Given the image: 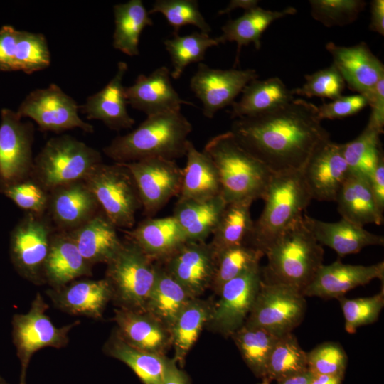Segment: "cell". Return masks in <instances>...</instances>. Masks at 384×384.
I'll return each mask as SVG.
<instances>
[{
    "label": "cell",
    "mask_w": 384,
    "mask_h": 384,
    "mask_svg": "<svg viewBox=\"0 0 384 384\" xmlns=\"http://www.w3.org/2000/svg\"><path fill=\"white\" fill-rule=\"evenodd\" d=\"M245 150L273 174L302 170L312 154L330 140L317 106L302 99L252 117L235 119L229 130Z\"/></svg>",
    "instance_id": "cell-1"
},
{
    "label": "cell",
    "mask_w": 384,
    "mask_h": 384,
    "mask_svg": "<svg viewBox=\"0 0 384 384\" xmlns=\"http://www.w3.org/2000/svg\"><path fill=\"white\" fill-rule=\"evenodd\" d=\"M191 132L181 111L148 116L132 132L113 139L103 152L116 163L151 158L175 161L186 155Z\"/></svg>",
    "instance_id": "cell-2"
},
{
    "label": "cell",
    "mask_w": 384,
    "mask_h": 384,
    "mask_svg": "<svg viewBox=\"0 0 384 384\" xmlns=\"http://www.w3.org/2000/svg\"><path fill=\"white\" fill-rule=\"evenodd\" d=\"M203 151L216 167L227 203L264 198L273 173L240 146L230 131L212 137Z\"/></svg>",
    "instance_id": "cell-3"
},
{
    "label": "cell",
    "mask_w": 384,
    "mask_h": 384,
    "mask_svg": "<svg viewBox=\"0 0 384 384\" xmlns=\"http://www.w3.org/2000/svg\"><path fill=\"white\" fill-rule=\"evenodd\" d=\"M264 208L246 244L265 253L294 223L312 200L302 171L273 174L265 196Z\"/></svg>",
    "instance_id": "cell-4"
},
{
    "label": "cell",
    "mask_w": 384,
    "mask_h": 384,
    "mask_svg": "<svg viewBox=\"0 0 384 384\" xmlns=\"http://www.w3.org/2000/svg\"><path fill=\"white\" fill-rule=\"evenodd\" d=\"M324 255L322 245L302 217L284 231L265 253L267 264L262 268V281L286 284L302 293L324 265Z\"/></svg>",
    "instance_id": "cell-5"
},
{
    "label": "cell",
    "mask_w": 384,
    "mask_h": 384,
    "mask_svg": "<svg viewBox=\"0 0 384 384\" xmlns=\"http://www.w3.org/2000/svg\"><path fill=\"white\" fill-rule=\"evenodd\" d=\"M102 163L101 154L69 135L50 139L33 159L30 177L48 193L69 183L85 180Z\"/></svg>",
    "instance_id": "cell-6"
},
{
    "label": "cell",
    "mask_w": 384,
    "mask_h": 384,
    "mask_svg": "<svg viewBox=\"0 0 384 384\" xmlns=\"http://www.w3.org/2000/svg\"><path fill=\"white\" fill-rule=\"evenodd\" d=\"M156 275L153 260L127 240L107 263L105 279L111 288L112 299L121 309L144 311Z\"/></svg>",
    "instance_id": "cell-7"
},
{
    "label": "cell",
    "mask_w": 384,
    "mask_h": 384,
    "mask_svg": "<svg viewBox=\"0 0 384 384\" xmlns=\"http://www.w3.org/2000/svg\"><path fill=\"white\" fill-rule=\"evenodd\" d=\"M103 213L117 228H132L142 208L129 170L122 163L98 164L85 178Z\"/></svg>",
    "instance_id": "cell-8"
},
{
    "label": "cell",
    "mask_w": 384,
    "mask_h": 384,
    "mask_svg": "<svg viewBox=\"0 0 384 384\" xmlns=\"http://www.w3.org/2000/svg\"><path fill=\"white\" fill-rule=\"evenodd\" d=\"M48 308L42 295L37 293L27 313L13 316V343L21 363L18 384H26L27 369L36 352L46 347H65L69 342V332L80 323L77 320L57 327L46 313Z\"/></svg>",
    "instance_id": "cell-9"
},
{
    "label": "cell",
    "mask_w": 384,
    "mask_h": 384,
    "mask_svg": "<svg viewBox=\"0 0 384 384\" xmlns=\"http://www.w3.org/2000/svg\"><path fill=\"white\" fill-rule=\"evenodd\" d=\"M306 309L305 297L301 291L262 281L244 324L262 328L279 337L292 333L301 324Z\"/></svg>",
    "instance_id": "cell-10"
},
{
    "label": "cell",
    "mask_w": 384,
    "mask_h": 384,
    "mask_svg": "<svg viewBox=\"0 0 384 384\" xmlns=\"http://www.w3.org/2000/svg\"><path fill=\"white\" fill-rule=\"evenodd\" d=\"M44 214L27 212L10 235L9 254L14 267L34 284L45 283L43 267L54 233Z\"/></svg>",
    "instance_id": "cell-11"
},
{
    "label": "cell",
    "mask_w": 384,
    "mask_h": 384,
    "mask_svg": "<svg viewBox=\"0 0 384 384\" xmlns=\"http://www.w3.org/2000/svg\"><path fill=\"white\" fill-rule=\"evenodd\" d=\"M33 124L9 108L1 110L0 191L30 178L33 167Z\"/></svg>",
    "instance_id": "cell-12"
},
{
    "label": "cell",
    "mask_w": 384,
    "mask_h": 384,
    "mask_svg": "<svg viewBox=\"0 0 384 384\" xmlns=\"http://www.w3.org/2000/svg\"><path fill=\"white\" fill-rule=\"evenodd\" d=\"M78 110L79 106L74 99L53 83L46 88L31 92L16 112L21 118L33 119L41 131L61 132L79 128L92 133L93 126L80 117Z\"/></svg>",
    "instance_id": "cell-13"
},
{
    "label": "cell",
    "mask_w": 384,
    "mask_h": 384,
    "mask_svg": "<svg viewBox=\"0 0 384 384\" xmlns=\"http://www.w3.org/2000/svg\"><path fill=\"white\" fill-rule=\"evenodd\" d=\"M262 268L256 266L225 282L211 306L208 324L223 336H231L245 322L259 291Z\"/></svg>",
    "instance_id": "cell-14"
},
{
    "label": "cell",
    "mask_w": 384,
    "mask_h": 384,
    "mask_svg": "<svg viewBox=\"0 0 384 384\" xmlns=\"http://www.w3.org/2000/svg\"><path fill=\"white\" fill-rule=\"evenodd\" d=\"M122 164L134 180L148 218H152L169 201L178 196L183 171L175 161L151 158Z\"/></svg>",
    "instance_id": "cell-15"
},
{
    "label": "cell",
    "mask_w": 384,
    "mask_h": 384,
    "mask_svg": "<svg viewBox=\"0 0 384 384\" xmlns=\"http://www.w3.org/2000/svg\"><path fill=\"white\" fill-rule=\"evenodd\" d=\"M258 75L254 69H214L200 63L190 80V87L203 105V114L209 119L232 105L244 87Z\"/></svg>",
    "instance_id": "cell-16"
},
{
    "label": "cell",
    "mask_w": 384,
    "mask_h": 384,
    "mask_svg": "<svg viewBox=\"0 0 384 384\" xmlns=\"http://www.w3.org/2000/svg\"><path fill=\"white\" fill-rule=\"evenodd\" d=\"M302 174L312 199L336 201L350 174L341 144L327 141L310 157Z\"/></svg>",
    "instance_id": "cell-17"
},
{
    "label": "cell",
    "mask_w": 384,
    "mask_h": 384,
    "mask_svg": "<svg viewBox=\"0 0 384 384\" xmlns=\"http://www.w3.org/2000/svg\"><path fill=\"white\" fill-rule=\"evenodd\" d=\"M164 262V269L195 298L211 285L215 256L209 242L186 241Z\"/></svg>",
    "instance_id": "cell-18"
},
{
    "label": "cell",
    "mask_w": 384,
    "mask_h": 384,
    "mask_svg": "<svg viewBox=\"0 0 384 384\" xmlns=\"http://www.w3.org/2000/svg\"><path fill=\"white\" fill-rule=\"evenodd\" d=\"M333 64L348 87L358 94L366 95L384 78L383 63L371 52L365 42L353 46L326 45Z\"/></svg>",
    "instance_id": "cell-19"
},
{
    "label": "cell",
    "mask_w": 384,
    "mask_h": 384,
    "mask_svg": "<svg viewBox=\"0 0 384 384\" xmlns=\"http://www.w3.org/2000/svg\"><path fill=\"white\" fill-rule=\"evenodd\" d=\"M375 279H384V262L371 265L343 264L335 261L322 265L310 284L303 290L304 297L338 298L358 286Z\"/></svg>",
    "instance_id": "cell-20"
},
{
    "label": "cell",
    "mask_w": 384,
    "mask_h": 384,
    "mask_svg": "<svg viewBox=\"0 0 384 384\" xmlns=\"http://www.w3.org/2000/svg\"><path fill=\"white\" fill-rule=\"evenodd\" d=\"M127 104L147 117L181 111L182 105L193 103L181 99L171 82V73L161 66L149 75L140 74L134 83L125 87Z\"/></svg>",
    "instance_id": "cell-21"
},
{
    "label": "cell",
    "mask_w": 384,
    "mask_h": 384,
    "mask_svg": "<svg viewBox=\"0 0 384 384\" xmlns=\"http://www.w3.org/2000/svg\"><path fill=\"white\" fill-rule=\"evenodd\" d=\"M100 206L84 180L64 184L48 192L47 211L61 231H71L98 213Z\"/></svg>",
    "instance_id": "cell-22"
},
{
    "label": "cell",
    "mask_w": 384,
    "mask_h": 384,
    "mask_svg": "<svg viewBox=\"0 0 384 384\" xmlns=\"http://www.w3.org/2000/svg\"><path fill=\"white\" fill-rule=\"evenodd\" d=\"M53 305L58 309L75 316L100 319L112 291L105 279L74 280L60 287L46 291Z\"/></svg>",
    "instance_id": "cell-23"
},
{
    "label": "cell",
    "mask_w": 384,
    "mask_h": 384,
    "mask_svg": "<svg viewBox=\"0 0 384 384\" xmlns=\"http://www.w3.org/2000/svg\"><path fill=\"white\" fill-rule=\"evenodd\" d=\"M128 65L124 61L117 64L115 75L99 92L87 97L79 109L88 119L102 121L108 128L119 131L131 128L135 120L129 114L123 79Z\"/></svg>",
    "instance_id": "cell-24"
},
{
    "label": "cell",
    "mask_w": 384,
    "mask_h": 384,
    "mask_svg": "<svg viewBox=\"0 0 384 384\" xmlns=\"http://www.w3.org/2000/svg\"><path fill=\"white\" fill-rule=\"evenodd\" d=\"M303 219L318 242L331 248L339 257L357 253L368 246L384 245L382 235L343 218L328 223L303 215Z\"/></svg>",
    "instance_id": "cell-25"
},
{
    "label": "cell",
    "mask_w": 384,
    "mask_h": 384,
    "mask_svg": "<svg viewBox=\"0 0 384 384\" xmlns=\"http://www.w3.org/2000/svg\"><path fill=\"white\" fill-rule=\"evenodd\" d=\"M91 265L80 254L68 232L53 233L43 267V279L51 288L92 275Z\"/></svg>",
    "instance_id": "cell-26"
},
{
    "label": "cell",
    "mask_w": 384,
    "mask_h": 384,
    "mask_svg": "<svg viewBox=\"0 0 384 384\" xmlns=\"http://www.w3.org/2000/svg\"><path fill=\"white\" fill-rule=\"evenodd\" d=\"M126 235L153 261H164L187 241L173 215L146 218L132 230H126Z\"/></svg>",
    "instance_id": "cell-27"
},
{
    "label": "cell",
    "mask_w": 384,
    "mask_h": 384,
    "mask_svg": "<svg viewBox=\"0 0 384 384\" xmlns=\"http://www.w3.org/2000/svg\"><path fill=\"white\" fill-rule=\"evenodd\" d=\"M82 257L91 265L107 263L123 242L117 228L104 213H97L80 227L68 232Z\"/></svg>",
    "instance_id": "cell-28"
},
{
    "label": "cell",
    "mask_w": 384,
    "mask_h": 384,
    "mask_svg": "<svg viewBox=\"0 0 384 384\" xmlns=\"http://www.w3.org/2000/svg\"><path fill=\"white\" fill-rule=\"evenodd\" d=\"M114 320L119 336L136 348L163 354L171 341L169 331L146 311L119 308L114 311Z\"/></svg>",
    "instance_id": "cell-29"
},
{
    "label": "cell",
    "mask_w": 384,
    "mask_h": 384,
    "mask_svg": "<svg viewBox=\"0 0 384 384\" xmlns=\"http://www.w3.org/2000/svg\"><path fill=\"white\" fill-rule=\"evenodd\" d=\"M186 164L183 171L178 201H203L221 195L216 167L203 151H198L190 141L187 146Z\"/></svg>",
    "instance_id": "cell-30"
},
{
    "label": "cell",
    "mask_w": 384,
    "mask_h": 384,
    "mask_svg": "<svg viewBox=\"0 0 384 384\" xmlns=\"http://www.w3.org/2000/svg\"><path fill=\"white\" fill-rule=\"evenodd\" d=\"M336 202L341 218L363 227L383 223V213L374 198L369 180L350 173L341 186Z\"/></svg>",
    "instance_id": "cell-31"
},
{
    "label": "cell",
    "mask_w": 384,
    "mask_h": 384,
    "mask_svg": "<svg viewBox=\"0 0 384 384\" xmlns=\"http://www.w3.org/2000/svg\"><path fill=\"white\" fill-rule=\"evenodd\" d=\"M294 99L292 90L280 78L255 79L244 87L240 100L232 103L230 113L234 119L257 116L275 110Z\"/></svg>",
    "instance_id": "cell-32"
},
{
    "label": "cell",
    "mask_w": 384,
    "mask_h": 384,
    "mask_svg": "<svg viewBox=\"0 0 384 384\" xmlns=\"http://www.w3.org/2000/svg\"><path fill=\"white\" fill-rule=\"evenodd\" d=\"M227 205L222 195L203 201H178L173 216L187 241L204 242L212 235Z\"/></svg>",
    "instance_id": "cell-33"
},
{
    "label": "cell",
    "mask_w": 384,
    "mask_h": 384,
    "mask_svg": "<svg viewBox=\"0 0 384 384\" xmlns=\"http://www.w3.org/2000/svg\"><path fill=\"white\" fill-rule=\"evenodd\" d=\"M194 298L164 267L156 265L155 282L144 311L169 331L180 312Z\"/></svg>",
    "instance_id": "cell-34"
},
{
    "label": "cell",
    "mask_w": 384,
    "mask_h": 384,
    "mask_svg": "<svg viewBox=\"0 0 384 384\" xmlns=\"http://www.w3.org/2000/svg\"><path fill=\"white\" fill-rule=\"evenodd\" d=\"M296 13V9L290 6L282 11H271L257 6L245 11L239 18L229 20L222 26L223 33L218 38L220 43L227 41H234L237 43L236 64L242 46L252 43L257 50L260 49L262 34L268 26L277 19Z\"/></svg>",
    "instance_id": "cell-35"
},
{
    "label": "cell",
    "mask_w": 384,
    "mask_h": 384,
    "mask_svg": "<svg viewBox=\"0 0 384 384\" xmlns=\"http://www.w3.org/2000/svg\"><path fill=\"white\" fill-rule=\"evenodd\" d=\"M103 350L107 355L126 364L143 384H161L169 362L163 354L129 345L116 330L105 342Z\"/></svg>",
    "instance_id": "cell-36"
},
{
    "label": "cell",
    "mask_w": 384,
    "mask_h": 384,
    "mask_svg": "<svg viewBox=\"0 0 384 384\" xmlns=\"http://www.w3.org/2000/svg\"><path fill=\"white\" fill-rule=\"evenodd\" d=\"M115 28L113 46L129 56L138 55L139 37L146 26L154 24L142 0H130L113 7Z\"/></svg>",
    "instance_id": "cell-37"
},
{
    "label": "cell",
    "mask_w": 384,
    "mask_h": 384,
    "mask_svg": "<svg viewBox=\"0 0 384 384\" xmlns=\"http://www.w3.org/2000/svg\"><path fill=\"white\" fill-rule=\"evenodd\" d=\"M250 201L227 203L209 242L215 255L228 247L245 243L254 225Z\"/></svg>",
    "instance_id": "cell-38"
},
{
    "label": "cell",
    "mask_w": 384,
    "mask_h": 384,
    "mask_svg": "<svg viewBox=\"0 0 384 384\" xmlns=\"http://www.w3.org/2000/svg\"><path fill=\"white\" fill-rule=\"evenodd\" d=\"M210 309L206 302L194 298L178 315L169 330L176 361L181 362L193 346L208 321Z\"/></svg>",
    "instance_id": "cell-39"
},
{
    "label": "cell",
    "mask_w": 384,
    "mask_h": 384,
    "mask_svg": "<svg viewBox=\"0 0 384 384\" xmlns=\"http://www.w3.org/2000/svg\"><path fill=\"white\" fill-rule=\"evenodd\" d=\"M230 336L253 374L265 379L267 362L279 336L262 328L245 324Z\"/></svg>",
    "instance_id": "cell-40"
},
{
    "label": "cell",
    "mask_w": 384,
    "mask_h": 384,
    "mask_svg": "<svg viewBox=\"0 0 384 384\" xmlns=\"http://www.w3.org/2000/svg\"><path fill=\"white\" fill-rule=\"evenodd\" d=\"M380 134L366 126L358 137L348 143L341 144L343 155L350 173L369 180L379 161L383 158Z\"/></svg>",
    "instance_id": "cell-41"
},
{
    "label": "cell",
    "mask_w": 384,
    "mask_h": 384,
    "mask_svg": "<svg viewBox=\"0 0 384 384\" xmlns=\"http://www.w3.org/2000/svg\"><path fill=\"white\" fill-rule=\"evenodd\" d=\"M307 370V352L292 332L278 338L267 362L265 379L277 382Z\"/></svg>",
    "instance_id": "cell-42"
},
{
    "label": "cell",
    "mask_w": 384,
    "mask_h": 384,
    "mask_svg": "<svg viewBox=\"0 0 384 384\" xmlns=\"http://www.w3.org/2000/svg\"><path fill=\"white\" fill-rule=\"evenodd\" d=\"M220 43L218 37L211 38L202 32L186 36L174 34L172 38L166 39L164 44L173 65L171 78H179L188 65L203 60L206 50Z\"/></svg>",
    "instance_id": "cell-43"
},
{
    "label": "cell",
    "mask_w": 384,
    "mask_h": 384,
    "mask_svg": "<svg viewBox=\"0 0 384 384\" xmlns=\"http://www.w3.org/2000/svg\"><path fill=\"white\" fill-rule=\"evenodd\" d=\"M215 256V267L210 287L218 294L225 282L260 265V261L265 255L243 243L223 250Z\"/></svg>",
    "instance_id": "cell-44"
},
{
    "label": "cell",
    "mask_w": 384,
    "mask_h": 384,
    "mask_svg": "<svg viewBox=\"0 0 384 384\" xmlns=\"http://www.w3.org/2000/svg\"><path fill=\"white\" fill-rule=\"evenodd\" d=\"M16 70L26 74L42 70L50 64V53L45 36L19 31L15 53Z\"/></svg>",
    "instance_id": "cell-45"
},
{
    "label": "cell",
    "mask_w": 384,
    "mask_h": 384,
    "mask_svg": "<svg viewBox=\"0 0 384 384\" xmlns=\"http://www.w3.org/2000/svg\"><path fill=\"white\" fill-rule=\"evenodd\" d=\"M161 13L174 28V34H178L184 26L193 25L200 32L209 34L210 25L201 13L196 0H156L149 14Z\"/></svg>",
    "instance_id": "cell-46"
},
{
    "label": "cell",
    "mask_w": 384,
    "mask_h": 384,
    "mask_svg": "<svg viewBox=\"0 0 384 384\" xmlns=\"http://www.w3.org/2000/svg\"><path fill=\"white\" fill-rule=\"evenodd\" d=\"M311 16L324 26H343L355 21L365 9L363 0H310Z\"/></svg>",
    "instance_id": "cell-47"
},
{
    "label": "cell",
    "mask_w": 384,
    "mask_h": 384,
    "mask_svg": "<svg viewBox=\"0 0 384 384\" xmlns=\"http://www.w3.org/2000/svg\"><path fill=\"white\" fill-rule=\"evenodd\" d=\"M341 304L345 319V329L355 333L362 326L375 322L384 306V290L371 297L348 299L344 296L337 298Z\"/></svg>",
    "instance_id": "cell-48"
},
{
    "label": "cell",
    "mask_w": 384,
    "mask_h": 384,
    "mask_svg": "<svg viewBox=\"0 0 384 384\" xmlns=\"http://www.w3.org/2000/svg\"><path fill=\"white\" fill-rule=\"evenodd\" d=\"M305 82L292 90V94L307 97H319L334 100L341 96L345 81L334 65L305 75Z\"/></svg>",
    "instance_id": "cell-49"
},
{
    "label": "cell",
    "mask_w": 384,
    "mask_h": 384,
    "mask_svg": "<svg viewBox=\"0 0 384 384\" xmlns=\"http://www.w3.org/2000/svg\"><path fill=\"white\" fill-rule=\"evenodd\" d=\"M348 356L338 343H322L307 353L308 370L312 373L343 378Z\"/></svg>",
    "instance_id": "cell-50"
},
{
    "label": "cell",
    "mask_w": 384,
    "mask_h": 384,
    "mask_svg": "<svg viewBox=\"0 0 384 384\" xmlns=\"http://www.w3.org/2000/svg\"><path fill=\"white\" fill-rule=\"evenodd\" d=\"M1 192L28 213L44 214L47 210L48 193L31 178L7 186Z\"/></svg>",
    "instance_id": "cell-51"
},
{
    "label": "cell",
    "mask_w": 384,
    "mask_h": 384,
    "mask_svg": "<svg viewBox=\"0 0 384 384\" xmlns=\"http://www.w3.org/2000/svg\"><path fill=\"white\" fill-rule=\"evenodd\" d=\"M368 105L366 97L357 94L349 96H340L329 103L317 107L319 119H340L352 116Z\"/></svg>",
    "instance_id": "cell-52"
},
{
    "label": "cell",
    "mask_w": 384,
    "mask_h": 384,
    "mask_svg": "<svg viewBox=\"0 0 384 384\" xmlns=\"http://www.w3.org/2000/svg\"><path fill=\"white\" fill-rule=\"evenodd\" d=\"M19 30L10 25L0 28V72L16 70L15 53Z\"/></svg>",
    "instance_id": "cell-53"
},
{
    "label": "cell",
    "mask_w": 384,
    "mask_h": 384,
    "mask_svg": "<svg viewBox=\"0 0 384 384\" xmlns=\"http://www.w3.org/2000/svg\"><path fill=\"white\" fill-rule=\"evenodd\" d=\"M364 96L368 100V105H370L371 108L366 126L383 134L384 127V78L380 80L373 89Z\"/></svg>",
    "instance_id": "cell-54"
},
{
    "label": "cell",
    "mask_w": 384,
    "mask_h": 384,
    "mask_svg": "<svg viewBox=\"0 0 384 384\" xmlns=\"http://www.w3.org/2000/svg\"><path fill=\"white\" fill-rule=\"evenodd\" d=\"M370 186L379 209L384 210V158L379 161L369 178Z\"/></svg>",
    "instance_id": "cell-55"
},
{
    "label": "cell",
    "mask_w": 384,
    "mask_h": 384,
    "mask_svg": "<svg viewBox=\"0 0 384 384\" xmlns=\"http://www.w3.org/2000/svg\"><path fill=\"white\" fill-rule=\"evenodd\" d=\"M370 23L369 28L384 35V1L373 0L370 3Z\"/></svg>",
    "instance_id": "cell-56"
},
{
    "label": "cell",
    "mask_w": 384,
    "mask_h": 384,
    "mask_svg": "<svg viewBox=\"0 0 384 384\" xmlns=\"http://www.w3.org/2000/svg\"><path fill=\"white\" fill-rule=\"evenodd\" d=\"M161 384H191L188 375L179 369L174 358L169 360Z\"/></svg>",
    "instance_id": "cell-57"
},
{
    "label": "cell",
    "mask_w": 384,
    "mask_h": 384,
    "mask_svg": "<svg viewBox=\"0 0 384 384\" xmlns=\"http://www.w3.org/2000/svg\"><path fill=\"white\" fill-rule=\"evenodd\" d=\"M259 1L257 0H232L225 9L220 10L218 15L229 14L236 9H243L245 11L250 10L257 6Z\"/></svg>",
    "instance_id": "cell-58"
},
{
    "label": "cell",
    "mask_w": 384,
    "mask_h": 384,
    "mask_svg": "<svg viewBox=\"0 0 384 384\" xmlns=\"http://www.w3.org/2000/svg\"><path fill=\"white\" fill-rule=\"evenodd\" d=\"M342 380L340 376L311 373L310 384H342Z\"/></svg>",
    "instance_id": "cell-59"
},
{
    "label": "cell",
    "mask_w": 384,
    "mask_h": 384,
    "mask_svg": "<svg viewBox=\"0 0 384 384\" xmlns=\"http://www.w3.org/2000/svg\"><path fill=\"white\" fill-rule=\"evenodd\" d=\"M311 373L309 370L277 381V384H310Z\"/></svg>",
    "instance_id": "cell-60"
},
{
    "label": "cell",
    "mask_w": 384,
    "mask_h": 384,
    "mask_svg": "<svg viewBox=\"0 0 384 384\" xmlns=\"http://www.w3.org/2000/svg\"><path fill=\"white\" fill-rule=\"evenodd\" d=\"M0 384H9V383H6V380H4L0 375Z\"/></svg>",
    "instance_id": "cell-61"
},
{
    "label": "cell",
    "mask_w": 384,
    "mask_h": 384,
    "mask_svg": "<svg viewBox=\"0 0 384 384\" xmlns=\"http://www.w3.org/2000/svg\"><path fill=\"white\" fill-rule=\"evenodd\" d=\"M258 384H270V381L266 379H263V381Z\"/></svg>",
    "instance_id": "cell-62"
}]
</instances>
